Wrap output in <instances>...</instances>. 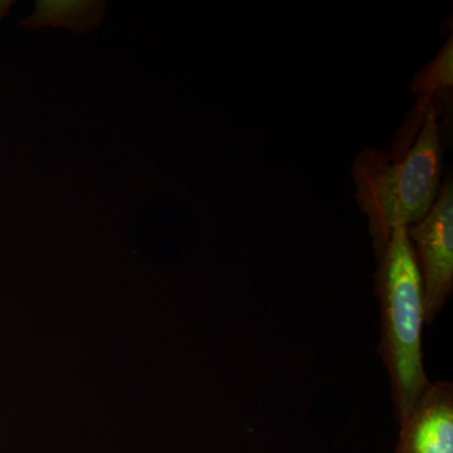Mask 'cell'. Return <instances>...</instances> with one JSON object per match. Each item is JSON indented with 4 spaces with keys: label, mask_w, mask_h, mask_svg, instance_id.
Returning <instances> with one entry per match:
<instances>
[{
    "label": "cell",
    "mask_w": 453,
    "mask_h": 453,
    "mask_svg": "<svg viewBox=\"0 0 453 453\" xmlns=\"http://www.w3.org/2000/svg\"><path fill=\"white\" fill-rule=\"evenodd\" d=\"M375 292L380 312L378 353L386 365L396 421L412 410L429 384L423 365L425 303L407 226L393 229L377 255Z\"/></svg>",
    "instance_id": "7a4b0ae2"
},
{
    "label": "cell",
    "mask_w": 453,
    "mask_h": 453,
    "mask_svg": "<svg viewBox=\"0 0 453 453\" xmlns=\"http://www.w3.org/2000/svg\"><path fill=\"white\" fill-rule=\"evenodd\" d=\"M399 423L393 453H453V384L434 381Z\"/></svg>",
    "instance_id": "277c9868"
},
{
    "label": "cell",
    "mask_w": 453,
    "mask_h": 453,
    "mask_svg": "<svg viewBox=\"0 0 453 453\" xmlns=\"http://www.w3.org/2000/svg\"><path fill=\"white\" fill-rule=\"evenodd\" d=\"M35 12L20 20L18 28L35 31L50 26L83 35L101 25L107 3L103 0H35Z\"/></svg>",
    "instance_id": "5b68a950"
},
{
    "label": "cell",
    "mask_w": 453,
    "mask_h": 453,
    "mask_svg": "<svg viewBox=\"0 0 453 453\" xmlns=\"http://www.w3.org/2000/svg\"><path fill=\"white\" fill-rule=\"evenodd\" d=\"M442 157L434 103H429L418 129L402 127L390 150L365 148L357 155L351 173L375 256L393 229L414 225L431 210L441 189Z\"/></svg>",
    "instance_id": "6da1fadb"
},
{
    "label": "cell",
    "mask_w": 453,
    "mask_h": 453,
    "mask_svg": "<svg viewBox=\"0 0 453 453\" xmlns=\"http://www.w3.org/2000/svg\"><path fill=\"white\" fill-rule=\"evenodd\" d=\"M418 266L425 303V324H432L453 291V184L447 177L425 217L407 226Z\"/></svg>",
    "instance_id": "3957f363"
},
{
    "label": "cell",
    "mask_w": 453,
    "mask_h": 453,
    "mask_svg": "<svg viewBox=\"0 0 453 453\" xmlns=\"http://www.w3.org/2000/svg\"><path fill=\"white\" fill-rule=\"evenodd\" d=\"M453 85V43L452 35L446 42L436 58L416 74L411 89L419 98V103L428 104L449 91Z\"/></svg>",
    "instance_id": "8992f818"
}]
</instances>
